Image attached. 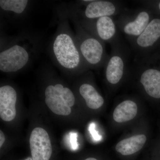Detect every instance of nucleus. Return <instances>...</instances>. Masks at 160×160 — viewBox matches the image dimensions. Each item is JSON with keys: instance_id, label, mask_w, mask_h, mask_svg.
Here are the masks:
<instances>
[{"instance_id": "6", "label": "nucleus", "mask_w": 160, "mask_h": 160, "mask_svg": "<svg viewBox=\"0 0 160 160\" xmlns=\"http://www.w3.org/2000/svg\"><path fill=\"white\" fill-rule=\"evenodd\" d=\"M135 59L160 53V16L154 15L139 36L129 41Z\"/></svg>"}, {"instance_id": "3", "label": "nucleus", "mask_w": 160, "mask_h": 160, "mask_svg": "<svg viewBox=\"0 0 160 160\" xmlns=\"http://www.w3.org/2000/svg\"><path fill=\"white\" fill-rule=\"evenodd\" d=\"M61 16L73 21L96 19L103 17L118 16L124 10V4L119 1L83 0Z\"/></svg>"}, {"instance_id": "2", "label": "nucleus", "mask_w": 160, "mask_h": 160, "mask_svg": "<svg viewBox=\"0 0 160 160\" xmlns=\"http://www.w3.org/2000/svg\"><path fill=\"white\" fill-rule=\"evenodd\" d=\"M38 41L28 35H22L7 40L1 45L0 70L14 73L22 70L31 62L39 48Z\"/></svg>"}, {"instance_id": "15", "label": "nucleus", "mask_w": 160, "mask_h": 160, "mask_svg": "<svg viewBox=\"0 0 160 160\" xmlns=\"http://www.w3.org/2000/svg\"><path fill=\"white\" fill-rule=\"evenodd\" d=\"M29 3L27 0H1L0 7L3 11L20 15L26 12Z\"/></svg>"}, {"instance_id": "14", "label": "nucleus", "mask_w": 160, "mask_h": 160, "mask_svg": "<svg viewBox=\"0 0 160 160\" xmlns=\"http://www.w3.org/2000/svg\"><path fill=\"white\" fill-rule=\"evenodd\" d=\"M137 112L136 103L131 100H125L117 106L113 112V118L117 122H124L134 118Z\"/></svg>"}, {"instance_id": "5", "label": "nucleus", "mask_w": 160, "mask_h": 160, "mask_svg": "<svg viewBox=\"0 0 160 160\" xmlns=\"http://www.w3.org/2000/svg\"><path fill=\"white\" fill-rule=\"evenodd\" d=\"M154 16L145 7L125 9L115 21L119 30L129 41L142 33Z\"/></svg>"}, {"instance_id": "11", "label": "nucleus", "mask_w": 160, "mask_h": 160, "mask_svg": "<svg viewBox=\"0 0 160 160\" xmlns=\"http://www.w3.org/2000/svg\"><path fill=\"white\" fill-rule=\"evenodd\" d=\"M17 94L15 89L9 85L0 88V117L3 121L10 122L16 115V104Z\"/></svg>"}, {"instance_id": "13", "label": "nucleus", "mask_w": 160, "mask_h": 160, "mask_svg": "<svg viewBox=\"0 0 160 160\" xmlns=\"http://www.w3.org/2000/svg\"><path fill=\"white\" fill-rule=\"evenodd\" d=\"M79 92L90 109H99L104 104V98L91 84L83 83L79 88Z\"/></svg>"}, {"instance_id": "10", "label": "nucleus", "mask_w": 160, "mask_h": 160, "mask_svg": "<svg viewBox=\"0 0 160 160\" xmlns=\"http://www.w3.org/2000/svg\"><path fill=\"white\" fill-rule=\"evenodd\" d=\"M33 160H49L52 153L51 141L48 132L41 127L33 129L29 138Z\"/></svg>"}, {"instance_id": "1", "label": "nucleus", "mask_w": 160, "mask_h": 160, "mask_svg": "<svg viewBox=\"0 0 160 160\" xmlns=\"http://www.w3.org/2000/svg\"><path fill=\"white\" fill-rule=\"evenodd\" d=\"M60 19L48 47L49 55L60 70L69 74L85 73L89 70L80 53L75 33L67 18L61 17Z\"/></svg>"}, {"instance_id": "12", "label": "nucleus", "mask_w": 160, "mask_h": 160, "mask_svg": "<svg viewBox=\"0 0 160 160\" xmlns=\"http://www.w3.org/2000/svg\"><path fill=\"white\" fill-rule=\"evenodd\" d=\"M146 141L145 135H136L120 141L116 146V149L123 155H129L141 150Z\"/></svg>"}, {"instance_id": "7", "label": "nucleus", "mask_w": 160, "mask_h": 160, "mask_svg": "<svg viewBox=\"0 0 160 160\" xmlns=\"http://www.w3.org/2000/svg\"><path fill=\"white\" fill-rule=\"evenodd\" d=\"M111 46V53L103 68L106 81L113 86L119 83L129 71L130 51L122 39Z\"/></svg>"}, {"instance_id": "19", "label": "nucleus", "mask_w": 160, "mask_h": 160, "mask_svg": "<svg viewBox=\"0 0 160 160\" xmlns=\"http://www.w3.org/2000/svg\"><path fill=\"white\" fill-rule=\"evenodd\" d=\"M85 160H98L94 158H88L86 159Z\"/></svg>"}, {"instance_id": "8", "label": "nucleus", "mask_w": 160, "mask_h": 160, "mask_svg": "<svg viewBox=\"0 0 160 160\" xmlns=\"http://www.w3.org/2000/svg\"><path fill=\"white\" fill-rule=\"evenodd\" d=\"M45 101L53 113L59 115L68 116L71 112L75 98L72 91L58 83L47 86L45 90Z\"/></svg>"}, {"instance_id": "16", "label": "nucleus", "mask_w": 160, "mask_h": 160, "mask_svg": "<svg viewBox=\"0 0 160 160\" xmlns=\"http://www.w3.org/2000/svg\"><path fill=\"white\" fill-rule=\"evenodd\" d=\"M142 7L149 9L154 15L160 16V1H139Z\"/></svg>"}, {"instance_id": "9", "label": "nucleus", "mask_w": 160, "mask_h": 160, "mask_svg": "<svg viewBox=\"0 0 160 160\" xmlns=\"http://www.w3.org/2000/svg\"><path fill=\"white\" fill-rule=\"evenodd\" d=\"M103 42L110 45L122 39L115 20L112 17H103L89 20L73 21Z\"/></svg>"}, {"instance_id": "18", "label": "nucleus", "mask_w": 160, "mask_h": 160, "mask_svg": "<svg viewBox=\"0 0 160 160\" xmlns=\"http://www.w3.org/2000/svg\"><path fill=\"white\" fill-rule=\"evenodd\" d=\"M5 142V136L3 132L0 131V147H2Z\"/></svg>"}, {"instance_id": "4", "label": "nucleus", "mask_w": 160, "mask_h": 160, "mask_svg": "<svg viewBox=\"0 0 160 160\" xmlns=\"http://www.w3.org/2000/svg\"><path fill=\"white\" fill-rule=\"evenodd\" d=\"M75 36L80 53L88 70L104 67L109 55L105 43L74 22Z\"/></svg>"}, {"instance_id": "17", "label": "nucleus", "mask_w": 160, "mask_h": 160, "mask_svg": "<svg viewBox=\"0 0 160 160\" xmlns=\"http://www.w3.org/2000/svg\"><path fill=\"white\" fill-rule=\"evenodd\" d=\"M93 125H94V124H92L91 125H90V132H91L92 134L93 137L95 139L98 140L99 139V138H100L99 137V135H98L97 133L96 132V131H95V130L94 129V126H93Z\"/></svg>"}]
</instances>
